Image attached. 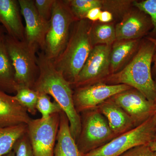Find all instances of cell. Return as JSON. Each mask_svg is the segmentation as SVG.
<instances>
[{"label":"cell","instance_id":"f1b7e54d","mask_svg":"<svg viewBox=\"0 0 156 156\" xmlns=\"http://www.w3.org/2000/svg\"><path fill=\"white\" fill-rule=\"evenodd\" d=\"M101 9L100 8H95L91 9L86 15V19L92 21L98 20L101 12Z\"/></svg>","mask_w":156,"mask_h":156},{"label":"cell","instance_id":"e0dca14e","mask_svg":"<svg viewBox=\"0 0 156 156\" xmlns=\"http://www.w3.org/2000/svg\"><path fill=\"white\" fill-rule=\"evenodd\" d=\"M54 156H83L72 135L69 121L63 111L60 113V124Z\"/></svg>","mask_w":156,"mask_h":156},{"label":"cell","instance_id":"52a82bcc","mask_svg":"<svg viewBox=\"0 0 156 156\" xmlns=\"http://www.w3.org/2000/svg\"><path fill=\"white\" fill-rule=\"evenodd\" d=\"M81 130L77 145L83 155L106 144L117 136L105 117L95 108L81 113Z\"/></svg>","mask_w":156,"mask_h":156},{"label":"cell","instance_id":"7a4b0ae2","mask_svg":"<svg viewBox=\"0 0 156 156\" xmlns=\"http://www.w3.org/2000/svg\"><path fill=\"white\" fill-rule=\"evenodd\" d=\"M153 43L146 38L132 61L122 70L107 78L108 82L124 84L139 91L156 104V84L152 75L151 64L155 53Z\"/></svg>","mask_w":156,"mask_h":156},{"label":"cell","instance_id":"ac0fdd59","mask_svg":"<svg viewBox=\"0 0 156 156\" xmlns=\"http://www.w3.org/2000/svg\"><path fill=\"white\" fill-rule=\"evenodd\" d=\"M5 34L0 37V90L8 94H16L18 89L15 71L6 48Z\"/></svg>","mask_w":156,"mask_h":156},{"label":"cell","instance_id":"4316f807","mask_svg":"<svg viewBox=\"0 0 156 156\" xmlns=\"http://www.w3.org/2000/svg\"><path fill=\"white\" fill-rule=\"evenodd\" d=\"M34 1L40 17L44 21L50 22L55 0H34Z\"/></svg>","mask_w":156,"mask_h":156},{"label":"cell","instance_id":"9c48e42d","mask_svg":"<svg viewBox=\"0 0 156 156\" xmlns=\"http://www.w3.org/2000/svg\"><path fill=\"white\" fill-rule=\"evenodd\" d=\"M111 46L98 45L93 47L83 67L71 84L76 89L100 82L108 76L110 69Z\"/></svg>","mask_w":156,"mask_h":156},{"label":"cell","instance_id":"d6986e66","mask_svg":"<svg viewBox=\"0 0 156 156\" xmlns=\"http://www.w3.org/2000/svg\"><path fill=\"white\" fill-rule=\"evenodd\" d=\"M139 40L122 41L114 46L110 54V69L115 72L120 66L138 47Z\"/></svg>","mask_w":156,"mask_h":156},{"label":"cell","instance_id":"e575fe53","mask_svg":"<svg viewBox=\"0 0 156 156\" xmlns=\"http://www.w3.org/2000/svg\"><path fill=\"white\" fill-rule=\"evenodd\" d=\"M154 116H155V117L156 119V111L155 114V115H154Z\"/></svg>","mask_w":156,"mask_h":156},{"label":"cell","instance_id":"836d02e7","mask_svg":"<svg viewBox=\"0 0 156 156\" xmlns=\"http://www.w3.org/2000/svg\"><path fill=\"white\" fill-rule=\"evenodd\" d=\"M3 156H15V155H14V152L12 150L9 153L6 154Z\"/></svg>","mask_w":156,"mask_h":156},{"label":"cell","instance_id":"8fae6325","mask_svg":"<svg viewBox=\"0 0 156 156\" xmlns=\"http://www.w3.org/2000/svg\"><path fill=\"white\" fill-rule=\"evenodd\" d=\"M108 100L122 109L131 118L135 127L155 114L156 104L133 88L114 95Z\"/></svg>","mask_w":156,"mask_h":156},{"label":"cell","instance_id":"1f68e13d","mask_svg":"<svg viewBox=\"0 0 156 156\" xmlns=\"http://www.w3.org/2000/svg\"><path fill=\"white\" fill-rule=\"evenodd\" d=\"M148 145L151 149L156 151V141H152Z\"/></svg>","mask_w":156,"mask_h":156},{"label":"cell","instance_id":"484cf974","mask_svg":"<svg viewBox=\"0 0 156 156\" xmlns=\"http://www.w3.org/2000/svg\"><path fill=\"white\" fill-rule=\"evenodd\" d=\"M12 150L15 156H35L27 132L17 140Z\"/></svg>","mask_w":156,"mask_h":156},{"label":"cell","instance_id":"5b68a950","mask_svg":"<svg viewBox=\"0 0 156 156\" xmlns=\"http://www.w3.org/2000/svg\"><path fill=\"white\" fill-rule=\"evenodd\" d=\"M156 141V119L154 115L140 126L116 136L100 147L83 156H120L137 146Z\"/></svg>","mask_w":156,"mask_h":156},{"label":"cell","instance_id":"8992f818","mask_svg":"<svg viewBox=\"0 0 156 156\" xmlns=\"http://www.w3.org/2000/svg\"><path fill=\"white\" fill-rule=\"evenodd\" d=\"M76 21L65 1L55 0L44 51L48 58L54 60L63 51L69 39L71 26Z\"/></svg>","mask_w":156,"mask_h":156},{"label":"cell","instance_id":"3957f363","mask_svg":"<svg viewBox=\"0 0 156 156\" xmlns=\"http://www.w3.org/2000/svg\"><path fill=\"white\" fill-rule=\"evenodd\" d=\"M92 26L87 19L76 21L66 48L52 60L56 69L71 84L75 80L93 48L90 34Z\"/></svg>","mask_w":156,"mask_h":156},{"label":"cell","instance_id":"6da1fadb","mask_svg":"<svg viewBox=\"0 0 156 156\" xmlns=\"http://www.w3.org/2000/svg\"><path fill=\"white\" fill-rule=\"evenodd\" d=\"M37 59L39 74L32 89L52 96L60 105L68 119L71 133L76 142L81 132V120L74 103L71 84L56 69L44 51L38 53Z\"/></svg>","mask_w":156,"mask_h":156},{"label":"cell","instance_id":"7402d4cb","mask_svg":"<svg viewBox=\"0 0 156 156\" xmlns=\"http://www.w3.org/2000/svg\"><path fill=\"white\" fill-rule=\"evenodd\" d=\"M65 2L77 20L86 19L87 13L93 8L102 7V1L99 0H68Z\"/></svg>","mask_w":156,"mask_h":156},{"label":"cell","instance_id":"603a6c76","mask_svg":"<svg viewBox=\"0 0 156 156\" xmlns=\"http://www.w3.org/2000/svg\"><path fill=\"white\" fill-rule=\"evenodd\" d=\"M38 96V92L34 89L28 88H20L14 97L28 113L35 115L37 111V104Z\"/></svg>","mask_w":156,"mask_h":156},{"label":"cell","instance_id":"4dcf8cb0","mask_svg":"<svg viewBox=\"0 0 156 156\" xmlns=\"http://www.w3.org/2000/svg\"><path fill=\"white\" fill-rule=\"evenodd\" d=\"M146 38H147L148 40H149L151 41L152 43H153L154 45H155V47L156 48L155 53H154L153 58V61L154 62V69L156 71V40L150 37H147Z\"/></svg>","mask_w":156,"mask_h":156},{"label":"cell","instance_id":"44dd1931","mask_svg":"<svg viewBox=\"0 0 156 156\" xmlns=\"http://www.w3.org/2000/svg\"><path fill=\"white\" fill-rule=\"evenodd\" d=\"M90 34L93 46L97 44L111 46L116 40L115 29L110 24L92 26Z\"/></svg>","mask_w":156,"mask_h":156},{"label":"cell","instance_id":"d6a6232c","mask_svg":"<svg viewBox=\"0 0 156 156\" xmlns=\"http://www.w3.org/2000/svg\"><path fill=\"white\" fill-rule=\"evenodd\" d=\"M5 28L0 24V37L2 36V35H3V34H5Z\"/></svg>","mask_w":156,"mask_h":156},{"label":"cell","instance_id":"7c38bea8","mask_svg":"<svg viewBox=\"0 0 156 156\" xmlns=\"http://www.w3.org/2000/svg\"><path fill=\"white\" fill-rule=\"evenodd\" d=\"M18 2L25 21L24 41L28 44L44 51L50 22L45 21L40 17L34 0H18Z\"/></svg>","mask_w":156,"mask_h":156},{"label":"cell","instance_id":"d4e9b609","mask_svg":"<svg viewBox=\"0 0 156 156\" xmlns=\"http://www.w3.org/2000/svg\"><path fill=\"white\" fill-rule=\"evenodd\" d=\"M133 3L136 9L147 14L150 17L153 28L151 32V36L148 37L156 40V0L134 1Z\"/></svg>","mask_w":156,"mask_h":156},{"label":"cell","instance_id":"277c9868","mask_svg":"<svg viewBox=\"0 0 156 156\" xmlns=\"http://www.w3.org/2000/svg\"><path fill=\"white\" fill-rule=\"evenodd\" d=\"M6 48L15 71V80L20 88L32 89L39 74L36 53L38 49L5 34Z\"/></svg>","mask_w":156,"mask_h":156},{"label":"cell","instance_id":"83f0119b","mask_svg":"<svg viewBox=\"0 0 156 156\" xmlns=\"http://www.w3.org/2000/svg\"><path fill=\"white\" fill-rule=\"evenodd\" d=\"M120 156H156V151L145 144L132 148Z\"/></svg>","mask_w":156,"mask_h":156},{"label":"cell","instance_id":"4fadbf2b","mask_svg":"<svg viewBox=\"0 0 156 156\" xmlns=\"http://www.w3.org/2000/svg\"><path fill=\"white\" fill-rule=\"evenodd\" d=\"M152 28L150 17L147 14L139 10L134 11L126 14L116 26V40L120 41L137 40L147 34Z\"/></svg>","mask_w":156,"mask_h":156},{"label":"cell","instance_id":"2e32d148","mask_svg":"<svg viewBox=\"0 0 156 156\" xmlns=\"http://www.w3.org/2000/svg\"><path fill=\"white\" fill-rule=\"evenodd\" d=\"M96 108L105 117L110 128L117 136L135 127L133 121L126 112L108 99Z\"/></svg>","mask_w":156,"mask_h":156},{"label":"cell","instance_id":"ffe728a7","mask_svg":"<svg viewBox=\"0 0 156 156\" xmlns=\"http://www.w3.org/2000/svg\"><path fill=\"white\" fill-rule=\"evenodd\" d=\"M27 125L0 128V156L9 153L13 150L17 140L27 132Z\"/></svg>","mask_w":156,"mask_h":156},{"label":"cell","instance_id":"ba28073f","mask_svg":"<svg viewBox=\"0 0 156 156\" xmlns=\"http://www.w3.org/2000/svg\"><path fill=\"white\" fill-rule=\"evenodd\" d=\"M60 124V113L48 119L31 120L27 134L35 156H54Z\"/></svg>","mask_w":156,"mask_h":156},{"label":"cell","instance_id":"f546056e","mask_svg":"<svg viewBox=\"0 0 156 156\" xmlns=\"http://www.w3.org/2000/svg\"><path fill=\"white\" fill-rule=\"evenodd\" d=\"M113 19V15L112 12L108 11H101L98 20L102 23H108Z\"/></svg>","mask_w":156,"mask_h":156},{"label":"cell","instance_id":"30bf717a","mask_svg":"<svg viewBox=\"0 0 156 156\" xmlns=\"http://www.w3.org/2000/svg\"><path fill=\"white\" fill-rule=\"evenodd\" d=\"M124 84L109 85L100 81L77 88L73 94L74 103L78 113L96 108L114 95L131 89Z\"/></svg>","mask_w":156,"mask_h":156},{"label":"cell","instance_id":"9a60e30c","mask_svg":"<svg viewBox=\"0 0 156 156\" xmlns=\"http://www.w3.org/2000/svg\"><path fill=\"white\" fill-rule=\"evenodd\" d=\"M20 7L17 0H0V23L7 34L20 41H24L25 27L20 16Z\"/></svg>","mask_w":156,"mask_h":156},{"label":"cell","instance_id":"5bb4252c","mask_svg":"<svg viewBox=\"0 0 156 156\" xmlns=\"http://www.w3.org/2000/svg\"><path fill=\"white\" fill-rule=\"evenodd\" d=\"M31 120L14 96L0 90V128L27 125Z\"/></svg>","mask_w":156,"mask_h":156},{"label":"cell","instance_id":"cb8c5ba5","mask_svg":"<svg viewBox=\"0 0 156 156\" xmlns=\"http://www.w3.org/2000/svg\"><path fill=\"white\" fill-rule=\"evenodd\" d=\"M37 109L41 114V118L46 119L51 115L62 112L60 105L56 101H52L50 95L43 93H38Z\"/></svg>","mask_w":156,"mask_h":156}]
</instances>
